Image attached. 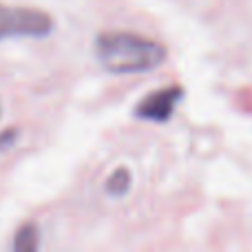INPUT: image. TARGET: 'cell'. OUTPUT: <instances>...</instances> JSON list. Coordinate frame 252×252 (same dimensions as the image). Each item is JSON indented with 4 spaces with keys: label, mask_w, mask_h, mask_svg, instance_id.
<instances>
[{
    "label": "cell",
    "mask_w": 252,
    "mask_h": 252,
    "mask_svg": "<svg viewBox=\"0 0 252 252\" xmlns=\"http://www.w3.org/2000/svg\"><path fill=\"white\" fill-rule=\"evenodd\" d=\"M95 58L102 69L115 75L153 71L166 62V47L153 38L130 31H104L95 35Z\"/></svg>",
    "instance_id": "obj_1"
},
{
    "label": "cell",
    "mask_w": 252,
    "mask_h": 252,
    "mask_svg": "<svg viewBox=\"0 0 252 252\" xmlns=\"http://www.w3.org/2000/svg\"><path fill=\"white\" fill-rule=\"evenodd\" d=\"M53 31V18L42 9L0 4V40L44 38Z\"/></svg>",
    "instance_id": "obj_2"
},
{
    "label": "cell",
    "mask_w": 252,
    "mask_h": 252,
    "mask_svg": "<svg viewBox=\"0 0 252 252\" xmlns=\"http://www.w3.org/2000/svg\"><path fill=\"white\" fill-rule=\"evenodd\" d=\"M184 100V89L182 87H164L157 91L144 95L133 109V115L137 120H146V122L164 124L173 118L177 104Z\"/></svg>",
    "instance_id": "obj_3"
},
{
    "label": "cell",
    "mask_w": 252,
    "mask_h": 252,
    "mask_svg": "<svg viewBox=\"0 0 252 252\" xmlns=\"http://www.w3.org/2000/svg\"><path fill=\"white\" fill-rule=\"evenodd\" d=\"M130 186H133L130 170L126 168V166H120V168H115L113 173L109 175V179H106V184H104V190L109 197L120 199V197H124L126 192L130 190Z\"/></svg>",
    "instance_id": "obj_4"
},
{
    "label": "cell",
    "mask_w": 252,
    "mask_h": 252,
    "mask_svg": "<svg viewBox=\"0 0 252 252\" xmlns=\"http://www.w3.org/2000/svg\"><path fill=\"white\" fill-rule=\"evenodd\" d=\"M40 246V235L38 228L33 223H25V226L18 228L16 239H13V250L18 252H35Z\"/></svg>",
    "instance_id": "obj_5"
},
{
    "label": "cell",
    "mask_w": 252,
    "mask_h": 252,
    "mask_svg": "<svg viewBox=\"0 0 252 252\" xmlns=\"http://www.w3.org/2000/svg\"><path fill=\"white\" fill-rule=\"evenodd\" d=\"M16 130H7V133H4L2 135V137H0V148H7V146H11V144H13V139H16Z\"/></svg>",
    "instance_id": "obj_6"
}]
</instances>
